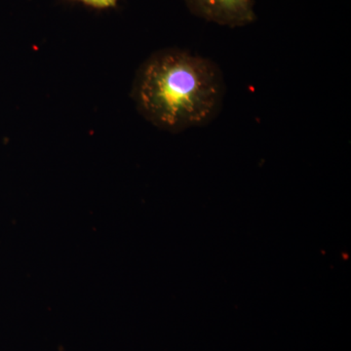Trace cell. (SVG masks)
Masks as SVG:
<instances>
[{
  "instance_id": "cell-1",
  "label": "cell",
  "mask_w": 351,
  "mask_h": 351,
  "mask_svg": "<svg viewBox=\"0 0 351 351\" xmlns=\"http://www.w3.org/2000/svg\"><path fill=\"white\" fill-rule=\"evenodd\" d=\"M131 97L138 113L161 130L179 133L210 123L225 97L221 69L178 48L154 53L141 64Z\"/></svg>"
},
{
  "instance_id": "cell-2",
  "label": "cell",
  "mask_w": 351,
  "mask_h": 351,
  "mask_svg": "<svg viewBox=\"0 0 351 351\" xmlns=\"http://www.w3.org/2000/svg\"><path fill=\"white\" fill-rule=\"evenodd\" d=\"M196 17L228 27H241L257 19L254 0H184Z\"/></svg>"
},
{
  "instance_id": "cell-3",
  "label": "cell",
  "mask_w": 351,
  "mask_h": 351,
  "mask_svg": "<svg viewBox=\"0 0 351 351\" xmlns=\"http://www.w3.org/2000/svg\"><path fill=\"white\" fill-rule=\"evenodd\" d=\"M73 2H80L83 5L97 10H106V9L114 8L119 0H71Z\"/></svg>"
}]
</instances>
